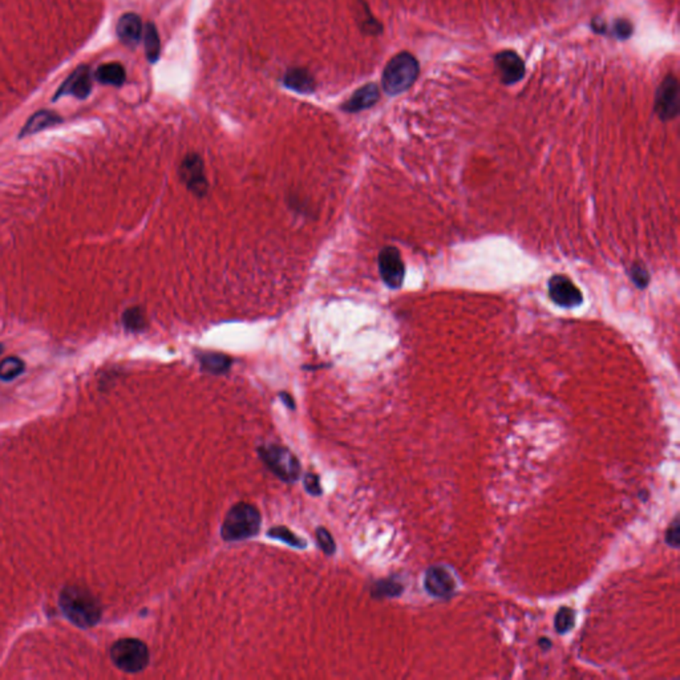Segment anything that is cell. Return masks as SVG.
I'll return each mask as SVG.
<instances>
[{"mask_svg":"<svg viewBox=\"0 0 680 680\" xmlns=\"http://www.w3.org/2000/svg\"><path fill=\"white\" fill-rule=\"evenodd\" d=\"M629 277L631 279L632 283L639 288V290H644L647 288V286L650 285V280H651V277H650V273L647 268L643 265L642 262H634L629 271H627Z\"/></svg>","mask_w":680,"mask_h":680,"instance_id":"cell-23","label":"cell"},{"mask_svg":"<svg viewBox=\"0 0 680 680\" xmlns=\"http://www.w3.org/2000/svg\"><path fill=\"white\" fill-rule=\"evenodd\" d=\"M91 91H92V78H91L89 68L80 66L59 88L52 101H58L59 98L63 96H75L80 100H84L89 96Z\"/></svg>","mask_w":680,"mask_h":680,"instance_id":"cell-10","label":"cell"},{"mask_svg":"<svg viewBox=\"0 0 680 680\" xmlns=\"http://www.w3.org/2000/svg\"><path fill=\"white\" fill-rule=\"evenodd\" d=\"M111 659L118 670L136 674L146 669L149 663V650L146 644L138 639L124 638L113 643L111 649Z\"/></svg>","mask_w":680,"mask_h":680,"instance_id":"cell-4","label":"cell"},{"mask_svg":"<svg viewBox=\"0 0 680 680\" xmlns=\"http://www.w3.org/2000/svg\"><path fill=\"white\" fill-rule=\"evenodd\" d=\"M59 604L68 619L80 629H89L101 619V604L86 589L67 586L61 590Z\"/></svg>","mask_w":680,"mask_h":680,"instance_id":"cell-1","label":"cell"},{"mask_svg":"<svg viewBox=\"0 0 680 680\" xmlns=\"http://www.w3.org/2000/svg\"><path fill=\"white\" fill-rule=\"evenodd\" d=\"M379 88L376 84H367L359 88L350 100H347L342 109L348 113H356L374 106L379 101Z\"/></svg>","mask_w":680,"mask_h":680,"instance_id":"cell-14","label":"cell"},{"mask_svg":"<svg viewBox=\"0 0 680 680\" xmlns=\"http://www.w3.org/2000/svg\"><path fill=\"white\" fill-rule=\"evenodd\" d=\"M197 357L200 360L202 370L208 371L209 374H226L233 365L230 356L220 352H200Z\"/></svg>","mask_w":680,"mask_h":680,"instance_id":"cell-17","label":"cell"},{"mask_svg":"<svg viewBox=\"0 0 680 680\" xmlns=\"http://www.w3.org/2000/svg\"><path fill=\"white\" fill-rule=\"evenodd\" d=\"M123 325L129 333H141L146 327V316L141 307H131L123 314Z\"/></svg>","mask_w":680,"mask_h":680,"instance_id":"cell-20","label":"cell"},{"mask_svg":"<svg viewBox=\"0 0 680 680\" xmlns=\"http://www.w3.org/2000/svg\"><path fill=\"white\" fill-rule=\"evenodd\" d=\"M632 31H634V27H632V24L629 20L619 19L614 23V36L619 39V40H626V39L630 38L632 35Z\"/></svg>","mask_w":680,"mask_h":680,"instance_id":"cell-27","label":"cell"},{"mask_svg":"<svg viewBox=\"0 0 680 680\" xmlns=\"http://www.w3.org/2000/svg\"><path fill=\"white\" fill-rule=\"evenodd\" d=\"M283 84L288 86V89H293L298 93H303V95H310L315 91L314 77L311 76L306 69H302V68L288 69L283 77Z\"/></svg>","mask_w":680,"mask_h":680,"instance_id":"cell-16","label":"cell"},{"mask_svg":"<svg viewBox=\"0 0 680 680\" xmlns=\"http://www.w3.org/2000/svg\"><path fill=\"white\" fill-rule=\"evenodd\" d=\"M680 541V527H679V521L675 519L674 524L669 527V532H667V536H666V542L672 547H679Z\"/></svg>","mask_w":680,"mask_h":680,"instance_id":"cell-29","label":"cell"},{"mask_svg":"<svg viewBox=\"0 0 680 680\" xmlns=\"http://www.w3.org/2000/svg\"><path fill=\"white\" fill-rule=\"evenodd\" d=\"M425 589L430 594L437 598H447L453 594L456 582L450 572L441 566L430 567L425 574Z\"/></svg>","mask_w":680,"mask_h":680,"instance_id":"cell-12","label":"cell"},{"mask_svg":"<svg viewBox=\"0 0 680 680\" xmlns=\"http://www.w3.org/2000/svg\"><path fill=\"white\" fill-rule=\"evenodd\" d=\"M379 273L387 288L397 290L402 286L405 266L400 251L393 246H385L379 253Z\"/></svg>","mask_w":680,"mask_h":680,"instance_id":"cell-7","label":"cell"},{"mask_svg":"<svg viewBox=\"0 0 680 680\" xmlns=\"http://www.w3.org/2000/svg\"><path fill=\"white\" fill-rule=\"evenodd\" d=\"M3 351H4V347L0 343V355L3 354Z\"/></svg>","mask_w":680,"mask_h":680,"instance_id":"cell-31","label":"cell"},{"mask_svg":"<svg viewBox=\"0 0 680 680\" xmlns=\"http://www.w3.org/2000/svg\"><path fill=\"white\" fill-rule=\"evenodd\" d=\"M679 106V83L676 77L669 75L656 91L655 113L663 121H669L678 116Z\"/></svg>","mask_w":680,"mask_h":680,"instance_id":"cell-8","label":"cell"},{"mask_svg":"<svg viewBox=\"0 0 680 680\" xmlns=\"http://www.w3.org/2000/svg\"><path fill=\"white\" fill-rule=\"evenodd\" d=\"M280 397H282L283 402H286V405H288V408H294V400H293V397H291L290 395H288V393H280Z\"/></svg>","mask_w":680,"mask_h":680,"instance_id":"cell-30","label":"cell"},{"mask_svg":"<svg viewBox=\"0 0 680 680\" xmlns=\"http://www.w3.org/2000/svg\"><path fill=\"white\" fill-rule=\"evenodd\" d=\"M63 118L56 115L55 112L51 111H39L35 115L29 117V121L23 126L20 131L19 138H24L31 134H36L44 129H49L51 126L61 124Z\"/></svg>","mask_w":680,"mask_h":680,"instance_id":"cell-15","label":"cell"},{"mask_svg":"<svg viewBox=\"0 0 680 680\" xmlns=\"http://www.w3.org/2000/svg\"><path fill=\"white\" fill-rule=\"evenodd\" d=\"M97 81L101 84H108V86H121L125 83V69L121 64L118 63H109L104 64L101 67L97 68L96 75Z\"/></svg>","mask_w":680,"mask_h":680,"instance_id":"cell-18","label":"cell"},{"mask_svg":"<svg viewBox=\"0 0 680 680\" xmlns=\"http://www.w3.org/2000/svg\"><path fill=\"white\" fill-rule=\"evenodd\" d=\"M419 71V63L413 55L408 52L396 55L384 68L382 76L384 92L390 96H396L405 92L416 81Z\"/></svg>","mask_w":680,"mask_h":680,"instance_id":"cell-2","label":"cell"},{"mask_svg":"<svg viewBox=\"0 0 680 680\" xmlns=\"http://www.w3.org/2000/svg\"><path fill=\"white\" fill-rule=\"evenodd\" d=\"M549 297L557 306L573 308L582 305L584 295L574 282L566 275L556 274L547 282Z\"/></svg>","mask_w":680,"mask_h":680,"instance_id":"cell-9","label":"cell"},{"mask_svg":"<svg viewBox=\"0 0 680 680\" xmlns=\"http://www.w3.org/2000/svg\"><path fill=\"white\" fill-rule=\"evenodd\" d=\"M24 362L16 357V356H11V357H6L0 362V380L3 382H11V380H15L19 375L24 372Z\"/></svg>","mask_w":680,"mask_h":680,"instance_id":"cell-21","label":"cell"},{"mask_svg":"<svg viewBox=\"0 0 680 680\" xmlns=\"http://www.w3.org/2000/svg\"><path fill=\"white\" fill-rule=\"evenodd\" d=\"M180 177L183 180V185L191 191V192L197 196V197H205L208 189H209V183L206 178V172H205V163L202 160L201 156L197 153L186 154L180 165Z\"/></svg>","mask_w":680,"mask_h":680,"instance_id":"cell-6","label":"cell"},{"mask_svg":"<svg viewBox=\"0 0 680 680\" xmlns=\"http://www.w3.org/2000/svg\"><path fill=\"white\" fill-rule=\"evenodd\" d=\"M305 487H306L307 492L313 496H319L322 493L319 476L314 475V473H307L305 476Z\"/></svg>","mask_w":680,"mask_h":680,"instance_id":"cell-28","label":"cell"},{"mask_svg":"<svg viewBox=\"0 0 680 680\" xmlns=\"http://www.w3.org/2000/svg\"><path fill=\"white\" fill-rule=\"evenodd\" d=\"M494 64L501 83L505 86L516 84L525 75V64L514 51H502L497 54Z\"/></svg>","mask_w":680,"mask_h":680,"instance_id":"cell-11","label":"cell"},{"mask_svg":"<svg viewBox=\"0 0 680 680\" xmlns=\"http://www.w3.org/2000/svg\"><path fill=\"white\" fill-rule=\"evenodd\" d=\"M260 527V514L255 507L240 502L234 505L226 514L220 527L222 538L228 542L248 539L254 537Z\"/></svg>","mask_w":680,"mask_h":680,"instance_id":"cell-3","label":"cell"},{"mask_svg":"<svg viewBox=\"0 0 680 680\" xmlns=\"http://www.w3.org/2000/svg\"><path fill=\"white\" fill-rule=\"evenodd\" d=\"M316 541L319 547L326 553V554H333L335 552V542L334 538L330 534V532L325 527H319L316 530Z\"/></svg>","mask_w":680,"mask_h":680,"instance_id":"cell-26","label":"cell"},{"mask_svg":"<svg viewBox=\"0 0 680 680\" xmlns=\"http://www.w3.org/2000/svg\"><path fill=\"white\" fill-rule=\"evenodd\" d=\"M144 43L146 58L151 63H156L160 58V36L153 23H148L144 29Z\"/></svg>","mask_w":680,"mask_h":680,"instance_id":"cell-19","label":"cell"},{"mask_svg":"<svg viewBox=\"0 0 680 680\" xmlns=\"http://www.w3.org/2000/svg\"><path fill=\"white\" fill-rule=\"evenodd\" d=\"M268 537L271 538H275V539H279L282 542H286L288 545L291 547H298V549H303L306 547V541L302 539L300 537H298L295 533H293L290 529L285 527H275L273 529L268 530Z\"/></svg>","mask_w":680,"mask_h":680,"instance_id":"cell-22","label":"cell"},{"mask_svg":"<svg viewBox=\"0 0 680 680\" xmlns=\"http://www.w3.org/2000/svg\"><path fill=\"white\" fill-rule=\"evenodd\" d=\"M259 456L274 475L283 481H297L300 476V464L293 452L279 445H265L259 448Z\"/></svg>","mask_w":680,"mask_h":680,"instance_id":"cell-5","label":"cell"},{"mask_svg":"<svg viewBox=\"0 0 680 680\" xmlns=\"http://www.w3.org/2000/svg\"><path fill=\"white\" fill-rule=\"evenodd\" d=\"M402 592V586L393 581H380L375 584L372 594L375 597H396Z\"/></svg>","mask_w":680,"mask_h":680,"instance_id":"cell-25","label":"cell"},{"mask_svg":"<svg viewBox=\"0 0 680 680\" xmlns=\"http://www.w3.org/2000/svg\"><path fill=\"white\" fill-rule=\"evenodd\" d=\"M117 36L128 47H136L143 35V23L138 15L125 14L117 23Z\"/></svg>","mask_w":680,"mask_h":680,"instance_id":"cell-13","label":"cell"},{"mask_svg":"<svg viewBox=\"0 0 680 680\" xmlns=\"http://www.w3.org/2000/svg\"><path fill=\"white\" fill-rule=\"evenodd\" d=\"M554 624H556L557 631L559 634H565L569 630H572V627L574 626V613H573V610L569 609V607L561 609L557 613Z\"/></svg>","mask_w":680,"mask_h":680,"instance_id":"cell-24","label":"cell"}]
</instances>
